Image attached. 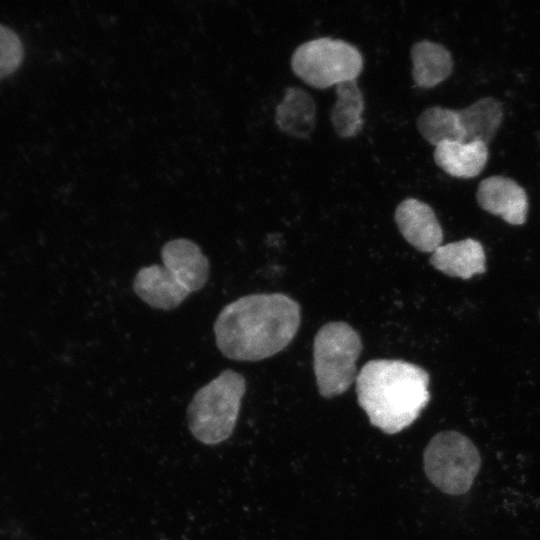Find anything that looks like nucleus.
<instances>
[{
  "label": "nucleus",
  "mask_w": 540,
  "mask_h": 540,
  "mask_svg": "<svg viewBox=\"0 0 540 540\" xmlns=\"http://www.w3.org/2000/svg\"><path fill=\"white\" fill-rule=\"evenodd\" d=\"M433 156L435 163L450 176L469 179L482 172L489 152L482 142L446 141L435 146Z\"/></svg>",
  "instance_id": "obj_11"
},
{
  "label": "nucleus",
  "mask_w": 540,
  "mask_h": 540,
  "mask_svg": "<svg viewBox=\"0 0 540 540\" xmlns=\"http://www.w3.org/2000/svg\"><path fill=\"white\" fill-rule=\"evenodd\" d=\"M246 380L232 369L223 370L193 395L187 407L188 428L205 445H217L233 433Z\"/></svg>",
  "instance_id": "obj_4"
},
{
  "label": "nucleus",
  "mask_w": 540,
  "mask_h": 540,
  "mask_svg": "<svg viewBox=\"0 0 540 540\" xmlns=\"http://www.w3.org/2000/svg\"><path fill=\"white\" fill-rule=\"evenodd\" d=\"M394 219L401 235L418 251L432 253L442 245V227L427 203L407 198L396 207Z\"/></svg>",
  "instance_id": "obj_9"
},
{
  "label": "nucleus",
  "mask_w": 540,
  "mask_h": 540,
  "mask_svg": "<svg viewBox=\"0 0 540 540\" xmlns=\"http://www.w3.org/2000/svg\"><path fill=\"white\" fill-rule=\"evenodd\" d=\"M275 122L283 133L308 138L316 125V103L302 88L288 87L275 110Z\"/></svg>",
  "instance_id": "obj_12"
},
{
  "label": "nucleus",
  "mask_w": 540,
  "mask_h": 540,
  "mask_svg": "<svg viewBox=\"0 0 540 540\" xmlns=\"http://www.w3.org/2000/svg\"><path fill=\"white\" fill-rule=\"evenodd\" d=\"M293 73L307 85L326 89L356 80L363 68L361 52L352 44L329 37L299 45L291 56Z\"/></svg>",
  "instance_id": "obj_6"
},
{
  "label": "nucleus",
  "mask_w": 540,
  "mask_h": 540,
  "mask_svg": "<svg viewBox=\"0 0 540 540\" xmlns=\"http://www.w3.org/2000/svg\"><path fill=\"white\" fill-rule=\"evenodd\" d=\"M416 125L422 137L434 146L446 141L465 142L458 110L429 107L418 116Z\"/></svg>",
  "instance_id": "obj_16"
},
{
  "label": "nucleus",
  "mask_w": 540,
  "mask_h": 540,
  "mask_svg": "<svg viewBox=\"0 0 540 540\" xmlns=\"http://www.w3.org/2000/svg\"><path fill=\"white\" fill-rule=\"evenodd\" d=\"M431 265L450 277L470 279L486 271V256L482 244L475 239L439 246L430 257Z\"/></svg>",
  "instance_id": "obj_10"
},
{
  "label": "nucleus",
  "mask_w": 540,
  "mask_h": 540,
  "mask_svg": "<svg viewBox=\"0 0 540 540\" xmlns=\"http://www.w3.org/2000/svg\"><path fill=\"white\" fill-rule=\"evenodd\" d=\"M160 254L162 265L140 268L132 287L151 308L169 311L206 285L210 262L199 245L187 238L169 240Z\"/></svg>",
  "instance_id": "obj_3"
},
{
  "label": "nucleus",
  "mask_w": 540,
  "mask_h": 540,
  "mask_svg": "<svg viewBox=\"0 0 540 540\" xmlns=\"http://www.w3.org/2000/svg\"><path fill=\"white\" fill-rule=\"evenodd\" d=\"M423 463L427 478L440 491L462 495L473 485L481 457L468 437L457 431H442L428 442Z\"/></svg>",
  "instance_id": "obj_7"
},
{
  "label": "nucleus",
  "mask_w": 540,
  "mask_h": 540,
  "mask_svg": "<svg viewBox=\"0 0 540 540\" xmlns=\"http://www.w3.org/2000/svg\"><path fill=\"white\" fill-rule=\"evenodd\" d=\"M355 383L360 407L371 425L386 434L409 427L430 400L428 372L402 360L368 361Z\"/></svg>",
  "instance_id": "obj_2"
},
{
  "label": "nucleus",
  "mask_w": 540,
  "mask_h": 540,
  "mask_svg": "<svg viewBox=\"0 0 540 540\" xmlns=\"http://www.w3.org/2000/svg\"><path fill=\"white\" fill-rule=\"evenodd\" d=\"M465 133V142L478 141L488 146L503 119V107L493 97H483L458 110Z\"/></svg>",
  "instance_id": "obj_15"
},
{
  "label": "nucleus",
  "mask_w": 540,
  "mask_h": 540,
  "mask_svg": "<svg viewBox=\"0 0 540 540\" xmlns=\"http://www.w3.org/2000/svg\"><path fill=\"white\" fill-rule=\"evenodd\" d=\"M301 322L297 301L283 293H257L227 304L213 332L221 354L236 361H259L286 348Z\"/></svg>",
  "instance_id": "obj_1"
},
{
  "label": "nucleus",
  "mask_w": 540,
  "mask_h": 540,
  "mask_svg": "<svg viewBox=\"0 0 540 540\" xmlns=\"http://www.w3.org/2000/svg\"><path fill=\"white\" fill-rule=\"evenodd\" d=\"M412 78L416 86L432 88L446 80L453 70L451 53L443 45L429 40L413 44L410 50Z\"/></svg>",
  "instance_id": "obj_13"
},
{
  "label": "nucleus",
  "mask_w": 540,
  "mask_h": 540,
  "mask_svg": "<svg viewBox=\"0 0 540 540\" xmlns=\"http://www.w3.org/2000/svg\"><path fill=\"white\" fill-rule=\"evenodd\" d=\"M24 55L22 42L9 27L0 24V79L13 73Z\"/></svg>",
  "instance_id": "obj_17"
},
{
  "label": "nucleus",
  "mask_w": 540,
  "mask_h": 540,
  "mask_svg": "<svg viewBox=\"0 0 540 540\" xmlns=\"http://www.w3.org/2000/svg\"><path fill=\"white\" fill-rule=\"evenodd\" d=\"M335 102L330 121L335 133L343 139L357 136L364 125L365 101L356 80L335 86Z\"/></svg>",
  "instance_id": "obj_14"
},
{
  "label": "nucleus",
  "mask_w": 540,
  "mask_h": 540,
  "mask_svg": "<svg viewBox=\"0 0 540 540\" xmlns=\"http://www.w3.org/2000/svg\"><path fill=\"white\" fill-rule=\"evenodd\" d=\"M539 315H540V313H539Z\"/></svg>",
  "instance_id": "obj_18"
},
{
  "label": "nucleus",
  "mask_w": 540,
  "mask_h": 540,
  "mask_svg": "<svg viewBox=\"0 0 540 540\" xmlns=\"http://www.w3.org/2000/svg\"><path fill=\"white\" fill-rule=\"evenodd\" d=\"M361 351L360 335L346 322H329L318 330L313 344V368L323 397L341 395L355 382Z\"/></svg>",
  "instance_id": "obj_5"
},
{
  "label": "nucleus",
  "mask_w": 540,
  "mask_h": 540,
  "mask_svg": "<svg viewBox=\"0 0 540 540\" xmlns=\"http://www.w3.org/2000/svg\"><path fill=\"white\" fill-rule=\"evenodd\" d=\"M478 205L511 225L526 222L529 208L525 189L511 178L494 175L483 179L477 188Z\"/></svg>",
  "instance_id": "obj_8"
}]
</instances>
